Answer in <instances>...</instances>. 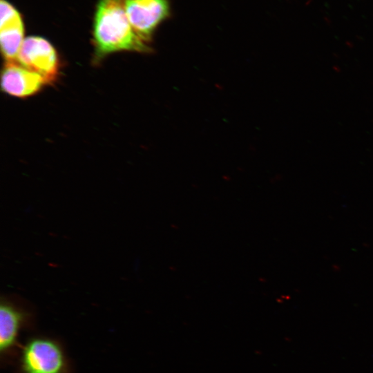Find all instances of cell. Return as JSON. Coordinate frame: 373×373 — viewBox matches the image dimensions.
Wrapping results in <instances>:
<instances>
[{
  "label": "cell",
  "mask_w": 373,
  "mask_h": 373,
  "mask_svg": "<svg viewBox=\"0 0 373 373\" xmlns=\"http://www.w3.org/2000/svg\"><path fill=\"white\" fill-rule=\"evenodd\" d=\"M18 63L41 75L47 84L54 82L59 73L60 61L55 49L40 37L31 36L23 40Z\"/></svg>",
  "instance_id": "2"
},
{
  "label": "cell",
  "mask_w": 373,
  "mask_h": 373,
  "mask_svg": "<svg viewBox=\"0 0 373 373\" xmlns=\"http://www.w3.org/2000/svg\"><path fill=\"white\" fill-rule=\"evenodd\" d=\"M63 363L61 350L50 341H32L23 352V365L26 373H59Z\"/></svg>",
  "instance_id": "4"
},
{
  "label": "cell",
  "mask_w": 373,
  "mask_h": 373,
  "mask_svg": "<svg viewBox=\"0 0 373 373\" xmlns=\"http://www.w3.org/2000/svg\"><path fill=\"white\" fill-rule=\"evenodd\" d=\"M47 84L39 74L18 62H6L1 74V88L6 93L17 97L31 96Z\"/></svg>",
  "instance_id": "6"
},
{
  "label": "cell",
  "mask_w": 373,
  "mask_h": 373,
  "mask_svg": "<svg viewBox=\"0 0 373 373\" xmlns=\"http://www.w3.org/2000/svg\"><path fill=\"white\" fill-rule=\"evenodd\" d=\"M0 41L6 62H18L23 42V25L19 12L7 1L1 0Z\"/></svg>",
  "instance_id": "5"
},
{
  "label": "cell",
  "mask_w": 373,
  "mask_h": 373,
  "mask_svg": "<svg viewBox=\"0 0 373 373\" xmlns=\"http://www.w3.org/2000/svg\"><path fill=\"white\" fill-rule=\"evenodd\" d=\"M128 19L137 34L148 42L157 26L170 15L168 0H123Z\"/></svg>",
  "instance_id": "3"
},
{
  "label": "cell",
  "mask_w": 373,
  "mask_h": 373,
  "mask_svg": "<svg viewBox=\"0 0 373 373\" xmlns=\"http://www.w3.org/2000/svg\"><path fill=\"white\" fill-rule=\"evenodd\" d=\"M22 318L21 312L12 303L3 300L0 306V347H10L15 339Z\"/></svg>",
  "instance_id": "7"
},
{
  "label": "cell",
  "mask_w": 373,
  "mask_h": 373,
  "mask_svg": "<svg viewBox=\"0 0 373 373\" xmlns=\"http://www.w3.org/2000/svg\"><path fill=\"white\" fill-rule=\"evenodd\" d=\"M95 60L120 50L149 52V46L132 27L123 0H99L94 21Z\"/></svg>",
  "instance_id": "1"
}]
</instances>
